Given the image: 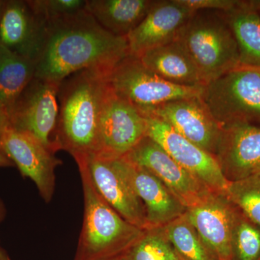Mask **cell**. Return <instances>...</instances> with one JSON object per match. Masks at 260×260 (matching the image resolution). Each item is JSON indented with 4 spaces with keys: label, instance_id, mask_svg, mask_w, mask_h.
Listing matches in <instances>:
<instances>
[{
    "label": "cell",
    "instance_id": "5b68a950",
    "mask_svg": "<svg viewBox=\"0 0 260 260\" xmlns=\"http://www.w3.org/2000/svg\"><path fill=\"white\" fill-rule=\"evenodd\" d=\"M202 100L221 127L237 123L260 125V73L240 66L204 85Z\"/></svg>",
    "mask_w": 260,
    "mask_h": 260
},
{
    "label": "cell",
    "instance_id": "7c38bea8",
    "mask_svg": "<svg viewBox=\"0 0 260 260\" xmlns=\"http://www.w3.org/2000/svg\"><path fill=\"white\" fill-rule=\"evenodd\" d=\"M124 158L158 177L186 208L197 204L210 191L148 135Z\"/></svg>",
    "mask_w": 260,
    "mask_h": 260
},
{
    "label": "cell",
    "instance_id": "8fae6325",
    "mask_svg": "<svg viewBox=\"0 0 260 260\" xmlns=\"http://www.w3.org/2000/svg\"><path fill=\"white\" fill-rule=\"evenodd\" d=\"M0 148L20 174L36 184L42 199L50 203L55 190L56 169L61 164L55 153L31 135L11 126L0 138Z\"/></svg>",
    "mask_w": 260,
    "mask_h": 260
},
{
    "label": "cell",
    "instance_id": "4dcf8cb0",
    "mask_svg": "<svg viewBox=\"0 0 260 260\" xmlns=\"http://www.w3.org/2000/svg\"><path fill=\"white\" fill-rule=\"evenodd\" d=\"M7 209L3 200L0 199V223L5 220L6 217Z\"/></svg>",
    "mask_w": 260,
    "mask_h": 260
},
{
    "label": "cell",
    "instance_id": "e0dca14e",
    "mask_svg": "<svg viewBox=\"0 0 260 260\" xmlns=\"http://www.w3.org/2000/svg\"><path fill=\"white\" fill-rule=\"evenodd\" d=\"M123 159L132 186L144 205L147 229L164 226L186 213V207L158 177Z\"/></svg>",
    "mask_w": 260,
    "mask_h": 260
},
{
    "label": "cell",
    "instance_id": "8d00e7d4",
    "mask_svg": "<svg viewBox=\"0 0 260 260\" xmlns=\"http://www.w3.org/2000/svg\"><path fill=\"white\" fill-rule=\"evenodd\" d=\"M259 260H260V258H259Z\"/></svg>",
    "mask_w": 260,
    "mask_h": 260
},
{
    "label": "cell",
    "instance_id": "d590c367",
    "mask_svg": "<svg viewBox=\"0 0 260 260\" xmlns=\"http://www.w3.org/2000/svg\"><path fill=\"white\" fill-rule=\"evenodd\" d=\"M256 175L259 176V177H260V172L258 173V174H256Z\"/></svg>",
    "mask_w": 260,
    "mask_h": 260
},
{
    "label": "cell",
    "instance_id": "44dd1931",
    "mask_svg": "<svg viewBox=\"0 0 260 260\" xmlns=\"http://www.w3.org/2000/svg\"><path fill=\"white\" fill-rule=\"evenodd\" d=\"M35 62L0 44V104L9 116L17 99L35 78Z\"/></svg>",
    "mask_w": 260,
    "mask_h": 260
},
{
    "label": "cell",
    "instance_id": "8992f818",
    "mask_svg": "<svg viewBox=\"0 0 260 260\" xmlns=\"http://www.w3.org/2000/svg\"><path fill=\"white\" fill-rule=\"evenodd\" d=\"M107 82L113 93L139 109L151 112L172 101L200 96L202 87H183L162 79L139 57L129 54L109 72Z\"/></svg>",
    "mask_w": 260,
    "mask_h": 260
},
{
    "label": "cell",
    "instance_id": "3957f363",
    "mask_svg": "<svg viewBox=\"0 0 260 260\" xmlns=\"http://www.w3.org/2000/svg\"><path fill=\"white\" fill-rule=\"evenodd\" d=\"M79 168L84 199L83 226L75 260H112L120 257L144 230L124 220L95 189L85 166Z\"/></svg>",
    "mask_w": 260,
    "mask_h": 260
},
{
    "label": "cell",
    "instance_id": "4fadbf2b",
    "mask_svg": "<svg viewBox=\"0 0 260 260\" xmlns=\"http://www.w3.org/2000/svg\"><path fill=\"white\" fill-rule=\"evenodd\" d=\"M143 114L156 116L181 136L216 156L222 127L201 97L172 101Z\"/></svg>",
    "mask_w": 260,
    "mask_h": 260
},
{
    "label": "cell",
    "instance_id": "836d02e7",
    "mask_svg": "<svg viewBox=\"0 0 260 260\" xmlns=\"http://www.w3.org/2000/svg\"><path fill=\"white\" fill-rule=\"evenodd\" d=\"M112 260H121L120 257L116 258V259H112Z\"/></svg>",
    "mask_w": 260,
    "mask_h": 260
},
{
    "label": "cell",
    "instance_id": "5bb4252c",
    "mask_svg": "<svg viewBox=\"0 0 260 260\" xmlns=\"http://www.w3.org/2000/svg\"><path fill=\"white\" fill-rule=\"evenodd\" d=\"M237 209L225 193L213 191L186 208V218L219 260H232L231 242Z\"/></svg>",
    "mask_w": 260,
    "mask_h": 260
},
{
    "label": "cell",
    "instance_id": "7402d4cb",
    "mask_svg": "<svg viewBox=\"0 0 260 260\" xmlns=\"http://www.w3.org/2000/svg\"><path fill=\"white\" fill-rule=\"evenodd\" d=\"M237 43L240 66L260 68V13L234 10L223 13Z\"/></svg>",
    "mask_w": 260,
    "mask_h": 260
},
{
    "label": "cell",
    "instance_id": "ac0fdd59",
    "mask_svg": "<svg viewBox=\"0 0 260 260\" xmlns=\"http://www.w3.org/2000/svg\"><path fill=\"white\" fill-rule=\"evenodd\" d=\"M44 25L28 2H4L0 12V44L34 61L40 49Z\"/></svg>",
    "mask_w": 260,
    "mask_h": 260
},
{
    "label": "cell",
    "instance_id": "9c48e42d",
    "mask_svg": "<svg viewBox=\"0 0 260 260\" xmlns=\"http://www.w3.org/2000/svg\"><path fill=\"white\" fill-rule=\"evenodd\" d=\"M144 116L146 135L210 191L225 193L229 181L223 175L216 157L181 136L156 116Z\"/></svg>",
    "mask_w": 260,
    "mask_h": 260
},
{
    "label": "cell",
    "instance_id": "e575fe53",
    "mask_svg": "<svg viewBox=\"0 0 260 260\" xmlns=\"http://www.w3.org/2000/svg\"><path fill=\"white\" fill-rule=\"evenodd\" d=\"M256 70H258V71H259V73H260V68H255Z\"/></svg>",
    "mask_w": 260,
    "mask_h": 260
},
{
    "label": "cell",
    "instance_id": "d6a6232c",
    "mask_svg": "<svg viewBox=\"0 0 260 260\" xmlns=\"http://www.w3.org/2000/svg\"><path fill=\"white\" fill-rule=\"evenodd\" d=\"M3 3H4V2L0 1V12H1L2 7H3Z\"/></svg>",
    "mask_w": 260,
    "mask_h": 260
},
{
    "label": "cell",
    "instance_id": "ffe728a7",
    "mask_svg": "<svg viewBox=\"0 0 260 260\" xmlns=\"http://www.w3.org/2000/svg\"><path fill=\"white\" fill-rule=\"evenodd\" d=\"M155 0H86L85 10L116 37L126 38L148 12Z\"/></svg>",
    "mask_w": 260,
    "mask_h": 260
},
{
    "label": "cell",
    "instance_id": "f546056e",
    "mask_svg": "<svg viewBox=\"0 0 260 260\" xmlns=\"http://www.w3.org/2000/svg\"><path fill=\"white\" fill-rule=\"evenodd\" d=\"M14 164L10 160L0 148V168L13 167Z\"/></svg>",
    "mask_w": 260,
    "mask_h": 260
},
{
    "label": "cell",
    "instance_id": "ba28073f",
    "mask_svg": "<svg viewBox=\"0 0 260 260\" xmlns=\"http://www.w3.org/2000/svg\"><path fill=\"white\" fill-rule=\"evenodd\" d=\"M75 160L85 166L95 189L116 213L135 226L147 229L144 205L132 186L123 157L91 153Z\"/></svg>",
    "mask_w": 260,
    "mask_h": 260
},
{
    "label": "cell",
    "instance_id": "83f0119b",
    "mask_svg": "<svg viewBox=\"0 0 260 260\" xmlns=\"http://www.w3.org/2000/svg\"><path fill=\"white\" fill-rule=\"evenodd\" d=\"M181 3L192 11L215 10L227 12L237 9L238 0H180Z\"/></svg>",
    "mask_w": 260,
    "mask_h": 260
},
{
    "label": "cell",
    "instance_id": "cb8c5ba5",
    "mask_svg": "<svg viewBox=\"0 0 260 260\" xmlns=\"http://www.w3.org/2000/svg\"><path fill=\"white\" fill-rule=\"evenodd\" d=\"M121 260H181L169 242L162 227L144 230Z\"/></svg>",
    "mask_w": 260,
    "mask_h": 260
},
{
    "label": "cell",
    "instance_id": "d4e9b609",
    "mask_svg": "<svg viewBox=\"0 0 260 260\" xmlns=\"http://www.w3.org/2000/svg\"><path fill=\"white\" fill-rule=\"evenodd\" d=\"M231 245L232 260H259L260 258V228L238 208Z\"/></svg>",
    "mask_w": 260,
    "mask_h": 260
},
{
    "label": "cell",
    "instance_id": "277c9868",
    "mask_svg": "<svg viewBox=\"0 0 260 260\" xmlns=\"http://www.w3.org/2000/svg\"><path fill=\"white\" fill-rule=\"evenodd\" d=\"M178 40L190 55L204 85L240 67L237 43L223 12L195 11Z\"/></svg>",
    "mask_w": 260,
    "mask_h": 260
},
{
    "label": "cell",
    "instance_id": "603a6c76",
    "mask_svg": "<svg viewBox=\"0 0 260 260\" xmlns=\"http://www.w3.org/2000/svg\"><path fill=\"white\" fill-rule=\"evenodd\" d=\"M162 228L181 260H219L189 223L185 213Z\"/></svg>",
    "mask_w": 260,
    "mask_h": 260
},
{
    "label": "cell",
    "instance_id": "4316f807",
    "mask_svg": "<svg viewBox=\"0 0 260 260\" xmlns=\"http://www.w3.org/2000/svg\"><path fill=\"white\" fill-rule=\"evenodd\" d=\"M32 11L43 21L63 18L85 10V0H30Z\"/></svg>",
    "mask_w": 260,
    "mask_h": 260
},
{
    "label": "cell",
    "instance_id": "52a82bcc",
    "mask_svg": "<svg viewBox=\"0 0 260 260\" xmlns=\"http://www.w3.org/2000/svg\"><path fill=\"white\" fill-rule=\"evenodd\" d=\"M60 84L34 78L17 99L9 114L10 126L37 138L56 153Z\"/></svg>",
    "mask_w": 260,
    "mask_h": 260
},
{
    "label": "cell",
    "instance_id": "f1b7e54d",
    "mask_svg": "<svg viewBox=\"0 0 260 260\" xmlns=\"http://www.w3.org/2000/svg\"><path fill=\"white\" fill-rule=\"evenodd\" d=\"M8 126H10L9 116L2 104H0V138Z\"/></svg>",
    "mask_w": 260,
    "mask_h": 260
},
{
    "label": "cell",
    "instance_id": "6da1fadb",
    "mask_svg": "<svg viewBox=\"0 0 260 260\" xmlns=\"http://www.w3.org/2000/svg\"><path fill=\"white\" fill-rule=\"evenodd\" d=\"M129 54L126 38L108 32L83 10L44 22L35 78L60 84L80 70H112Z\"/></svg>",
    "mask_w": 260,
    "mask_h": 260
},
{
    "label": "cell",
    "instance_id": "74e56055",
    "mask_svg": "<svg viewBox=\"0 0 260 260\" xmlns=\"http://www.w3.org/2000/svg\"></svg>",
    "mask_w": 260,
    "mask_h": 260
},
{
    "label": "cell",
    "instance_id": "d6986e66",
    "mask_svg": "<svg viewBox=\"0 0 260 260\" xmlns=\"http://www.w3.org/2000/svg\"><path fill=\"white\" fill-rule=\"evenodd\" d=\"M138 57L148 69L169 83L183 87L204 86L196 65L178 39L146 51Z\"/></svg>",
    "mask_w": 260,
    "mask_h": 260
},
{
    "label": "cell",
    "instance_id": "484cf974",
    "mask_svg": "<svg viewBox=\"0 0 260 260\" xmlns=\"http://www.w3.org/2000/svg\"><path fill=\"white\" fill-rule=\"evenodd\" d=\"M225 194L238 209L260 228L259 176H252L242 180L229 181Z\"/></svg>",
    "mask_w": 260,
    "mask_h": 260
},
{
    "label": "cell",
    "instance_id": "1f68e13d",
    "mask_svg": "<svg viewBox=\"0 0 260 260\" xmlns=\"http://www.w3.org/2000/svg\"><path fill=\"white\" fill-rule=\"evenodd\" d=\"M0 260H11L8 251L5 250L0 242Z\"/></svg>",
    "mask_w": 260,
    "mask_h": 260
},
{
    "label": "cell",
    "instance_id": "7a4b0ae2",
    "mask_svg": "<svg viewBox=\"0 0 260 260\" xmlns=\"http://www.w3.org/2000/svg\"><path fill=\"white\" fill-rule=\"evenodd\" d=\"M111 70L90 68L65 78L58 91L59 113L55 143L76 159L94 153Z\"/></svg>",
    "mask_w": 260,
    "mask_h": 260
},
{
    "label": "cell",
    "instance_id": "2e32d148",
    "mask_svg": "<svg viewBox=\"0 0 260 260\" xmlns=\"http://www.w3.org/2000/svg\"><path fill=\"white\" fill-rule=\"evenodd\" d=\"M194 12L180 0H155L143 21L126 37L130 54L139 56L153 48L177 40Z\"/></svg>",
    "mask_w": 260,
    "mask_h": 260
},
{
    "label": "cell",
    "instance_id": "30bf717a",
    "mask_svg": "<svg viewBox=\"0 0 260 260\" xmlns=\"http://www.w3.org/2000/svg\"><path fill=\"white\" fill-rule=\"evenodd\" d=\"M146 133L144 114L109 88L101 114L94 153L114 158L125 156Z\"/></svg>",
    "mask_w": 260,
    "mask_h": 260
},
{
    "label": "cell",
    "instance_id": "9a60e30c",
    "mask_svg": "<svg viewBox=\"0 0 260 260\" xmlns=\"http://www.w3.org/2000/svg\"><path fill=\"white\" fill-rule=\"evenodd\" d=\"M216 158L229 181L260 172V125L237 123L222 127Z\"/></svg>",
    "mask_w": 260,
    "mask_h": 260
}]
</instances>
